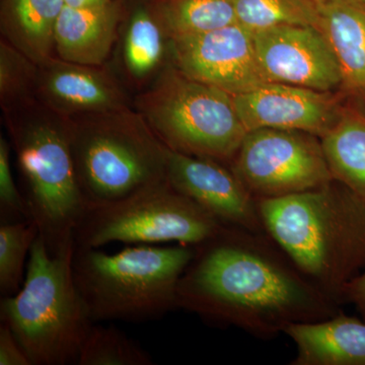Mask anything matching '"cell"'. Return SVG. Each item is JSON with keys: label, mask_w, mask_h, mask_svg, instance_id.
<instances>
[{"label": "cell", "mask_w": 365, "mask_h": 365, "mask_svg": "<svg viewBox=\"0 0 365 365\" xmlns=\"http://www.w3.org/2000/svg\"><path fill=\"white\" fill-rule=\"evenodd\" d=\"M195 253L180 278L177 307L259 339L292 324L340 313V302L307 278L267 232L225 225Z\"/></svg>", "instance_id": "6da1fadb"}, {"label": "cell", "mask_w": 365, "mask_h": 365, "mask_svg": "<svg viewBox=\"0 0 365 365\" xmlns=\"http://www.w3.org/2000/svg\"><path fill=\"white\" fill-rule=\"evenodd\" d=\"M265 232L302 273L343 304L344 288L365 270V202L337 180L259 201Z\"/></svg>", "instance_id": "7a4b0ae2"}, {"label": "cell", "mask_w": 365, "mask_h": 365, "mask_svg": "<svg viewBox=\"0 0 365 365\" xmlns=\"http://www.w3.org/2000/svg\"><path fill=\"white\" fill-rule=\"evenodd\" d=\"M73 241L50 253L38 235L23 287L2 297L1 323L9 327L32 365L78 364L93 321L74 280Z\"/></svg>", "instance_id": "3957f363"}, {"label": "cell", "mask_w": 365, "mask_h": 365, "mask_svg": "<svg viewBox=\"0 0 365 365\" xmlns=\"http://www.w3.org/2000/svg\"><path fill=\"white\" fill-rule=\"evenodd\" d=\"M4 113L25 180L30 218L55 254L73 241L74 230L86 210L66 118L37 98Z\"/></svg>", "instance_id": "277c9868"}, {"label": "cell", "mask_w": 365, "mask_h": 365, "mask_svg": "<svg viewBox=\"0 0 365 365\" xmlns=\"http://www.w3.org/2000/svg\"><path fill=\"white\" fill-rule=\"evenodd\" d=\"M195 249L143 246L116 254L74 248V280L93 323L144 321L178 309L177 288Z\"/></svg>", "instance_id": "5b68a950"}, {"label": "cell", "mask_w": 365, "mask_h": 365, "mask_svg": "<svg viewBox=\"0 0 365 365\" xmlns=\"http://www.w3.org/2000/svg\"><path fill=\"white\" fill-rule=\"evenodd\" d=\"M66 120L86 209L121 200L165 179L168 148L136 110Z\"/></svg>", "instance_id": "8992f818"}, {"label": "cell", "mask_w": 365, "mask_h": 365, "mask_svg": "<svg viewBox=\"0 0 365 365\" xmlns=\"http://www.w3.org/2000/svg\"><path fill=\"white\" fill-rule=\"evenodd\" d=\"M135 105L163 145L182 155L232 163L247 134L234 96L175 66L163 69Z\"/></svg>", "instance_id": "52a82bcc"}, {"label": "cell", "mask_w": 365, "mask_h": 365, "mask_svg": "<svg viewBox=\"0 0 365 365\" xmlns=\"http://www.w3.org/2000/svg\"><path fill=\"white\" fill-rule=\"evenodd\" d=\"M225 227L168 181L150 185L121 200L88 208L73 232L78 248L176 242L197 246Z\"/></svg>", "instance_id": "ba28073f"}, {"label": "cell", "mask_w": 365, "mask_h": 365, "mask_svg": "<svg viewBox=\"0 0 365 365\" xmlns=\"http://www.w3.org/2000/svg\"><path fill=\"white\" fill-rule=\"evenodd\" d=\"M230 168L258 201L302 193L334 180L321 138L299 131L247 132Z\"/></svg>", "instance_id": "9c48e42d"}, {"label": "cell", "mask_w": 365, "mask_h": 365, "mask_svg": "<svg viewBox=\"0 0 365 365\" xmlns=\"http://www.w3.org/2000/svg\"><path fill=\"white\" fill-rule=\"evenodd\" d=\"M174 66L185 76L235 96L269 83L259 63L254 35L234 24L169 40Z\"/></svg>", "instance_id": "30bf717a"}, {"label": "cell", "mask_w": 365, "mask_h": 365, "mask_svg": "<svg viewBox=\"0 0 365 365\" xmlns=\"http://www.w3.org/2000/svg\"><path fill=\"white\" fill-rule=\"evenodd\" d=\"M268 81L330 91L343 85L339 62L324 34L311 26H282L254 33Z\"/></svg>", "instance_id": "8fae6325"}, {"label": "cell", "mask_w": 365, "mask_h": 365, "mask_svg": "<svg viewBox=\"0 0 365 365\" xmlns=\"http://www.w3.org/2000/svg\"><path fill=\"white\" fill-rule=\"evenodd\" d=\"M165 178L223 225L266 232L259 201L232 168L211 158L192 157L168 148Z\"/></svg>", "instance_id": "7c38bea8"}, {"label": "cell", "mask_w": 365, "mask_h": 365, "mask_svg": "<svg viewBox=\"0 0 365 365\" xmlns=\"http://www.w3.org/2000/svg\"><path fill=\"white\" fill-rule=\"evenodd\" d=\"M234 102L247 132L281 129L319 138L330 131L342 110L330 91L273 81L234 96Z\"/></svg>", "instance_id": "4fadbf2b"}, {"label": "cell", "mask_w": 365, "mask_h": 365, "mask_svg": "<svg viewBox=\"0 0 365 365\" xmlns=\"http://www.w3.org/2000/svg\"><path fill=\"white\" fill-rule=\"evenodd\" d=\"M100 67L54 57L39 66L36 98L66 118L130 108L116 81Z\"/></svg>", "instance_id": "5bb4252c"}, {"label": "cell", "mask_w": 365, "mask_h": 365, "mask_svg": "<svg viewBox=\"0 0 365 365\" xmlns=\"http://www.w3.org/2000/svg\"><path fill=\"white\" fill-rule=\"evenodd\" d=\"M297 347L292 365H365V321L340 313L284 331Z\"/></svg>", "instance_id": "9a60e30c"}, {"label": "cell", "mask_w": 365, "mask_h": 365, "mask_svg": "<svg viewBox=\"0 0 365 365\" xmlns=\"http://www.w3.org/2000/svg\"><path fill=\"white\" fill-rule=\"evenodd\" d=\"M119 9L106 6H64L55 26V53L58 58L83 66H102L116 40Z\"/></svg>", "instance_id": "2e32d148"}, {"label": "cell", "mask_w": 365, "mask_h": 365, "mask_svg": "<svg viewBox=\"0 0 365 365\" xmlns=\"http://www.w3.org/2000/svg\"><path fill=\"white\" fill-rule=\"evenodd\" d=\"M319 31L342 71L343 85L365 88V0L319 2Z\"/></svg>", "instance_id": "e0dca14e"}, {"label": "cell", "mask_w": 365, "mask_h": 365, "mask_svg": "<svg viewBox=\"0 0 365 365\" xmlns=\"http://www.w3.org/2000/svg\"><path fill=\"white\" fill-rule=\"evenodd\" d=\"M63 0H2L1 38L38 66L54 58L55 26Z\"/></svg>", "instance_id": "ac0fdd59"}, {"label": "cell", "mask_w": 365, "mask_h": 365, "mask_svg": "<svg viewBox=\"0 0 365 365\" xmlns=\"http://www.w3.org/2000/svg\"><path fill=\"white\" fill-rule=\"evenodd\" d=\"M321 140L334 179L365 202L364 113L341 110L337 121Z\"/></svg>", "instance_id": "d6986e66"}, {"label": "cell", "mask_w": 365, "mask_h": 365, "mask_svg": "<svg viewBox=\"0 0 365 365\" xmlns=\"http://www.w3.org/2000/svg\"><path fill=\"white\" fill-rule=\"evenodd\" d=\"M153 11L169 40L237 23L234 0H155Z\"/></svg>", "instance_id": "ffe728a7"}, {"label": "cell", "mask_w": 365, "mask_h": 365, "mask_svg": "<svg viewBox=\"0 0 365 365\" xmlns=\"http://www.w3.org/2000/svg\"><path fill=\"white\" fill-rule=\"evenodd\" d=\"M167 41L169 38L153 9L139 7L132 14L123 42L125 68L132 78L143 81L160 68Z\"/></svg>", "instance_id": "44dd1931"}, {"label": "cell", "mask_w": 365, "mask_h": 365, "mask_svg": "<svg viewBox=\"0 0 365 365\" xmlns=\"http://www.w3.org/2000/svg\"><path fill=\"white\" fill-rule=\"evenodd\" d=\"M237 24L262 32L282 26H311L319 30L314 0H234Z\"/></svg>", "instance_id": "7402d4cb"}, {"label": "cell", "mask_w": 365, "mask_h": 365, "mask_svg": "<svg viewBox=\"0 0 365 365\" xmlns=\"http://www.w3.org/2000/svg\"><path fill=\"white\" fill-rule=\"evenodd\" d=\"M150 353L113 326H93L86 336L78 365H151Z\"/></svg>", "instance_id": "603a6c76"}, {"label": "cell", "mask_w": 365, "mask_h": 365, "mask_svg": "<svg viewBox=\"0 0 365 365\" xmlns=\"http://www.w3.org/2000/svg\"><path fill=\"white\" fill-rule=\"evenodd\" d=\"M40 235L33 220L0 225V290L2 297L16 294L24 283L26 257Z\"/></svg>", "instance_id": "cb8c5ba5"}, {"label": "cell", "mask_w": 365, "mask_h": 365, "mask_svg": "<svg viewBox=\"0 0 365 365\" xmlns=\"http://www.w3.org/2000/svg\"><path fill=\"white\" fill-rule=\"evenodd\" d=\"M39 66L1 38L0 41V103L2 111L36 100Z\"/></svg>", "instance_id": "d4e9b609"}, {"label": "cell", "mask_w": 365, "mask_h": 365, "mask_svg": "<svg viewBox=\"0 0 365 365\" xmlns=\"http://www.w3.org/2000/svg\"><path fill=\"white\" fill-rule=\"evenodd\" d=\"M11 144L0 136V209L4 222L31 220L26 199L21 197L14 182L11 165Z\"/></svg>", "instance_id": "484cf974"}, {"label": "cell", "mask_w": 365, "mask_h": 365, "mask_svg": "<svg viewBox=\"0 0 365 365\" xmlns=\"http://www.w3.org/2000/svg\"><path fill=\"white\" fill-rule=\"evenodd\" d=\"M0 365H32L9 327L0 326Z\"/></svg>", "instance_id": "4316f807"}, {"label": "cell", "mask_w": 365, "mask_h": 365, "mask_svg": "<svg viewBox=\"0 0 365 365\" xmlns=\"http://www.w3.org/2000/svg\"><path fill=\"white\" fill-rule=\"evenodd\" d=\"M342 302L352 304L365 321V270L344 288Z\"/></svg>", "instance_id": "83f0119b"}, {"label": "cell", "mask_w": 365, "mask_h": 365, "mask_svg": "<svg viewBox=\"0 0 365 365\" xmlns=\"http://www.w3.org/2000/svg\"><path fill=\"white\" fill-rule=\"evenodd\" d=\"M66 6L71 7H91L106 6L112 4L113 0H63Z\"/></svg>", "instance_id": "f1b7e54d"}, {"label": "cell", "mask_w": 365, "mask_h": 365, "mask_svg": "<svg viewBox=\"0 0 365 365\" xmlns=\"http://www.w3.org/2000/svg\"><path fill=\"white\" fill-rule=\"evenodd\" d=\"M314 1H316L317 4H319V2L324 1V0H314Z\"/></svg>", "instance_id": "f546056e"}]
</instances>
